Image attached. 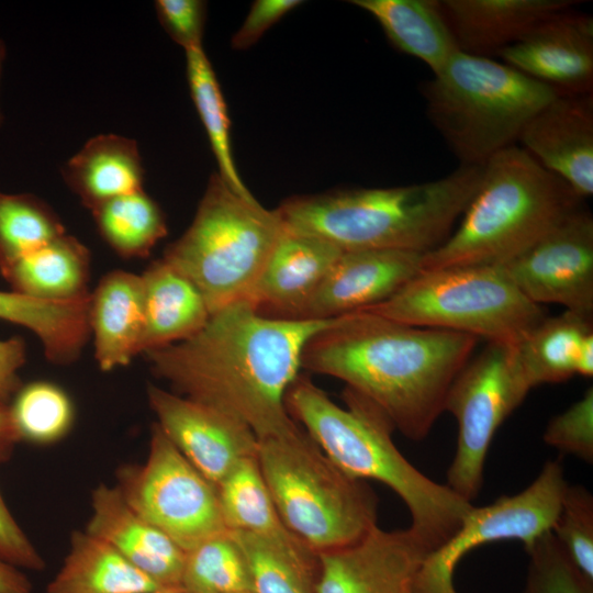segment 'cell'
Segmentation results:
<instances>
[{
    "instance_id": "cell-1",
    "label": "cell",
    "mask_w": 593,
    "mask_h": 593,
    "mask_svg": "<svg viewBox=\"0 0 593 593\" xmlns=\"http://www.w3.org/2000/svg\"><path fill=\"white\" fill-rule=\"evenodd\" d=\"M336 318L269 317L242 300L211 314L188 339L143 355L172 392L238 418L259 440L286 437L302 428L286 394L303 350Z\"/></svg>"
},
{
    "instance_id": "cell-2",
    "label": "cell",
    "mask_w": 593,
    "mask_h": 593,
    "mask_svg": "<svg viewBox=\"0 0 593 593\" xmlns=\"http://www.w3.org/2000/svg\"><path fill=\"white\" fill-rule=\"evenodd\" d=\"M477 343L471 335L357 311L313 336L301 367L342 380L405 437L422 440L445 412L449 388Z\"/></svg>"
},
{
    "instance_id": "cell-3",
    "label": "cell",
    "mask_w": 593,
    "mask_h": 593,
    "mask_svg": "<svg viewBox=\"0 0 593 593\" xmlns=\"http://www.w3.org/2000/svg\"><path fill=\"white\" fill-rule=\"evenodd\" d=\"M343 399L345 407L299 374L286 394V407L343 472L356 480H376L396 493L410 513L409 528L432 552L459 529L472 503L429 479L401 454L392 440L394 426L373 403L348 388Z\"/></svg>"
},
{
    "instance_id": "cell-4",
    "label": "cell",
    "mask_w": 593,
    "mask_h": 593,
    "mask_svg": "<svg viewBox=\"0 0 593 593\" xmlns=\"http://www.w3.org/2000/svg\"><path fill=\"white\" fill-rule=\"evenodd\" d=\"M482 170L483 166L460 165L443 178L417 184L296 195L275 210L286 231L322 238L343 251L426 254L451 234Z\"/></svg>"
},
{
    "instance_id": "cell-5",
    "label": "cell",
    "mask_w": 593,
    "mask_h": 593,
    "mask_svg": "<svg viewBox=\"0 0 593 593\" xmlns=\"http://www.w3.org/2000/svg\"><path fill=\"white\" fill-rule=\"evenodd\" d=\"M581 200L522 147L505 148L483 165L480 183L458 227L423 255L421 271L502 265L580 208Z\"/></svg>"
},
{
    "instance_id": "cell-6",
    "label": "cell",
    "mask_w": 593,
    "mask_h": 593,
    "mask_svg": "<svg viewBox=\"0 0 593 593\" xmlns=\"http://www.w3.org/2000/svg\"><path fill=\"white\" fill-rule=\"evenodd\" d=\"M422 93L430 123L460 165L470 166L516 145L530 119L558 96L504 63L461 51Z\"/></svg>"
},
{
    "instance_id": "cell-7",
    "label": "cell",
    "mask_w": 593,
    "mask_h": 593,
    "mask_svg": "<svg viewBox=\"0 0 593 593\" xmlns=\"http://www.w3.org/2000/svg\"><path fill=\"white\" fill-rule=\"evenodd\" d=\"M257 460L284 527L315 553L360 540L378 521V499L337 468L301 428L259 440Z\"/></svg>"
},
{
    "instance_id": "cell-8",
    "label": "cell",
    "mask_w": 593,
    "mask_h": 593,
    "mask_svg": "<svg viewBox=\"0 0 593 593\" xmlns=\"http://www.w3.org/2000/svg\"><path fill=\"white\" fill-rule=\"evenodd\" d=\"M283 232L276 210L214 172L191 224L163 259L198 288L213 314L248 298Z\"/></svg>"
},
{
    "instance_id": "cell-9",
    "label": "cell",
    "mask_w": 593,
    "mask_h": 593,
    "mask_svg": "<svg viewBox=\"0 0 593 593\" xmlns=\"http://www.w3.org/2000/svg\"><path fill=\"white\" fill-rule=\"evenodd\" d=\"M360 311L504 345H517L547 316L496 265L421 271L387 301Z\"/></svg>"
},
{
    "instance_id": "cell-10",
    "label": "cell",
    "mask_w": 593,
    "mask_h": 593,
    "mask_svg": "<svg viewBox=\"0 0 593 593\" xmlns=\"http://www.w3.org/2000/svg\"><path fill=\"white\" fill-rule=\"evenodd\" d=\"M530 389L514 345L488 343L455 378L444 411L455 417L458 435L445 484L463 500L478 496L493 437Z\"/></svg>"
},
{
    "instance_id": "cell-11",
    "label": "cell",
    "mask_w": 593,
    "mask_h": 593,
    "mask_svg": "<svg viewBox=\"0 0 593 593\" xmlns=\"http://www.w3.org/2000/svg\"><path fill=\"white\" fill-rule=\"evenodd\" d=\"M116 479L115 486L125 502L186 552L228 532L216 486L181 455L156 423L146 461L120 467Z\"/></svg>"
},
{
    "instance_id": "cell-12",
    "label": "cell",
    "mask_w": 593,
    "mask_h": 593,
    "mask_svg": "<svg viewBox=\"0 0 593 593\" xmlns=\"http://www.w3.org/2000/svg\"><path fill=\"white\" fill-rule=\"evenodd\" d=\"M568 482L560 460L547 461L523 491L469 511L459 529L427 555L411 593H458L454 572L471 550L500 540H521L524 548L550 532Z\"/></svg>"
},
{
    "instance_id": "cell-13",
    "label": "cell",
    "mask_w": 593,
    "mask_h": 593,
    "mask_svg": "<svg viewBox=\"0 0 593 593\" xmlns=\"http://www.w3.org/2000/svg\"><path fill=\"white\" fill-rule=\"evenodd\" d=\"M532 302L593 316V217L578 208L536 243L499 265Z\"/></svg>"
},
{
    "instance_id": "cell-14",
    "label": "cell",
    "mask_w": 593,
    "mask_h": 593,
    "mask_svg": "<svg viewBox=\"0 0 593 593\" xmlns=\"http://www.w3.org/2000/svg\"><path fill=\"white\" fill-rule=\"evenodd\" d=\"M146 394L156 424L213 485L239 461L257 457L259 439L238 418L154 384Z\"/></svg>"
},
{
    "instance_id": "cell-15",
    "label": "cell",
    "mask_w": 593,
    "mask_h": 593,
    "mask_svg": "<svg viewBox=\"0 0 593 593\" xmlns=\"http://www.w3.org/2000/svg\"><path fill=\"white\" fill-rule=\"evenodd\" d=\"M430 549L410 529L374 526L349 546L317 553V593H411Z\"/></svg>"
},
{
    "instance_id": "cell-16",
    "label": "cell",
    "mask_w": 593,
    "mask_h": 593,
    "mask_svg": "<svg viewBox=\"0 0 593 593\" xmlns=\"http://www.w3.org/2000/svg\"><path fill=\"white\" fill-rule=\"evenodd\" d=\"M570 9L546 18L496 56L559 96L592 94L593 20Z\"/></svg>"
},
{
    "instance_id": "cell-17",
    "label": "cell",
    "mask_w": 593,
    "mask_h": 593,
    "mask_svg": "<svg viewBox=\"0 0 593 593\" xmlns=\"http://www.w3.org/2000/svg\"><path fill=\"white\" fill-rule=\"evenodd\" d=\"M423 255L398 249L343 251L296 320L334 318L387 301L421 272Z\"/></svg>"
},
{
    "instance_id": "cell-18",
    "label": "cell",
    "mask_w": 593,
    "mask_h": 593,
    "mask_svg": "<svg viewBox=\"0 0 593 593\" xmlns=\"http://www.w3.org/2000/svg\"><path fill=\"white\" fill-rule=\"evenodd\" d=\"M518 142L580 198L593 193V96H557L524 127Z\"/></svg>"
},
{
    "instance_id": "cell-19",
    "label": "cell",
    "mask_w": 593,
    "mask_h": 593,
    "mask_svg": "<svg viewBox=\"0 0 593 593\" xmlns=\"http://www.w3.org/2000/svg\"><path fill=\"white\" fill-rule=\"evenodd\" d=\"M342 253L322 238L284 230L246 301L261 315L296 320Z\"/></svg>"
},
{
    "instance_id": "cell-20",
    "label": "cell",
    "mask_w": 593,
    "mask_h": 593,
    "mask_svg": "<svg viewBox=\"0 0 593 593\" xmlns=\"http://www.w3.org/2000/svg\"><path fill=\"white\" fill-rule=\"evenodd\" d=\"M85 530L111 545L159 586L180 590L186 551L136 513L116 486L100 483L93 489Z\"/></svg>"
},
{
    "instance_id": "cell-21",
    "label": "cell",
    "mask_w": 593,
    "mask_h": 593,
    "mask_svg": "<svg viewBox=\"0 0 593 593\" xmlns=\"http://www.w3.org/2000/svg\"><path fill=\"white\" fill-rule=\"evenodd\" d=\"M572 0L439 1L457 47L489 57L516 43L551 14L571 8Z\"/></svg>"
},
{
    "instance_id": "cell-22",
    "label": "cell",
    "mask_w": 593,
    "mask_h": 593,
    "mask_svg": "<svg viewBox=\"0 0 593 593\" xmlns=\"http://www.w3.org/2000/svg\"><path fill=\"white\" fill-rule=\"evenodd\" d=\"M144 290L141 275L105 273L89 296L88 324L94 358L103 371L130 365L142 353Z\"/></svg>"
},
{
    "instance_id": "cell-23",
    "label": "cell",
    "mask_w": 593,
    "mask_h": 593,
    "mask_svg": "<svg viewBox=\"0 0 593 593\" xmlns=\"http://www.w3.org/2000/svg\"><path fill=\"white\" fill-rule=\"evenodd\" d=\"M144 290L142 353L182 342L211 316L198 288L163 258L141 275Z\"/></svg>"
},
{
    "instance_id": "cell-24",
    "label": "cell",
    "mask_w": 593,
    "mask_h": 593,
    "mask_svg": "<svg viewBox=\"0 0 593 593\" xmlns=\"http://www.w3.org/2000/svg\"><path fill=\"white\" fill-rule=\"evenodd\" d=\"M67 186L90 211L118 197L143 190L137 143L116 134L91 137L64 166Z\"/></svg>"
},
{
    "instance_id": "cell-25",
    "label": "cell",
    "mask_w": 593,
    "mask_h": 593,
    "mask_svg": "<svg viewBox=\"0 0 593 593\" xmlns=\"http://www.w3.org/2000/svg\"><path fill=\"white\" fill-rule=\"evenodd\" d=\"M90 268L89 249L65 233L0 272L13 292L44 301L66 302L90 294Z\"/></svg>"
},
{
    "instance_id": "cell-26",
    "label": "cell",
    "mask_w": 593,
    "mask_h": 593,
    "mask_svg": "<svg viewBox=\"0 0 593 593\" xmlns=\"http://www.w3.org/2000/svg\"><path fill=\"white\" fill-rule=\"evenodd\" d=\"M372 15L402 53L423 61L433 75L459 51L436 0H353Z\"/></svg>"
},
{
    "instance_id": "cell-27",
    "label": "cell",
    "mask_w": 593,
    "mask_h": 593,
    "mask_svg": "<svg viewBox=\"0 0 593 593\" xmlns=\"http://www.w3.org/2000/svg\"><path fill=\"white\" fill-rule=\"evenodd\" d=\"M163 589L104 540L75 530L46 593H150Z\"/></svg>"
},
{
    "instance_id": "cell-28",
    "label": "cell",
    "mask_w": 593,
    "mask_h": 593,
    "mask_svg": "<svg viewBox=\"0 0 593 593\" xmlns=\"http://www.w3.org/2000/svg\"><path fill=\"white\" fill-rule=\"evenodd\" d=\"M88 305L89 296L54 302L0 291V320L33 332L46 359L58 366L77 361L90 338Z\"/></svg>"
},
{
    "instance_id": "cell-29",
    "label": "cell",
    "mask_w": 593,
    "mask_h": 593,
    "mask_svg": "<svg viewBox=\"0 0 593 593\" xmlns=\"http://www.w3.org/2000/svg\"><path fill=\"white\" fill-rule=\"evenodd\" d=\"M230 533L246 557L255 593H317V553L299 539Z\"/></svg>"
},
{
    "instance_id": "cell-30",
    "label": "cell",
    "mask_w": 593,
    "mask_h": 593,
    "mask_svg": "<svg viewBox=\"0 0 593 593\" xmlns=\"http://www.w3.org/2000/svg\"><path fill=\"white\" fill-rule=\"evenodd\" d=\"M591 334L592 317L566 310L560 315L546 316L514 345L517 360L532 388L563 382L577 374L580 347Z\"/></svg>"
},
{
    "instance_id": "cell-31",
    "label": "cell",
    "mask_w": 593,
    "mask_h": 593,
    "mask_svg": "<svg viewBox=\"0 0 593 593\" xmlns=\"http://www.w3.org/2000/svg\"><path fill=\"white\" fill-rule=\"evenodd\" d=\"M91 214L102 239L123 258L147 257L167 235L166 217L144 189L107 201Z\"/></svg>"
},
{
    "instance_id": "cell-32",
    "label": "cell",
    "mask_w": 593,
    "mask_h": 593,
    "mask_svg": "<svg viewBox=\"0 0 593 593\" xmlns=\"http://www.w3.org/2000/svg\"><path fill=\"white\" fill-rule=\"evenodd\" d=\"M216 491L227 530L294 537L279 517L257 457L239 461L216 485Z\"/></svg>"
},
{
    "instance_id": "cell-33",
    "label": "cell",
    "mask_w": 593,
    "mask_h": 593,
    "mask_svg": "<svg viewBox=\"0 0 593 593\" xmlns=\"http://www.w3.org/2000/svg\"><path fill=\"white\" fill-rule=\"evenodd\" d=\"M186 60L190 94L216 159L217 174L235 191L250 195L233 158L227 107L203 47L186 51Z\"/></svg>"
},
{
    "instance_id": "cell-34",
    "label": "cell",
    "mask_w": 593,
    "mask_h": 593,
    "mask_svg": "<svg viewBox=\"0 0 593 593\" xmlns=\"http://www.w3.org/2000/svg\"><path fill=\"white\" fill-rule=\"evenodd\" d=\"M180 590L183 593H255L246 557L230 532L213 536L186 552Z\"/></svg>"
},
{
    "instance_id": "cell-35",
    "label": "cell",
    "mask_w": 593,
    "mask_h": 593,
    "mask_svg": "<svg viewBox=\"0 0 593 593\" xmlns=\"http://www.w3.org/2000/svg\"><path fill=\"white\" fill-rule=\"evenodd\" d=\"M65 233L57 214L40 198L0 192V271Z\"/></svg>"
},
{
    "instance_id": "cell-36",
    "label": "cell",
    "mask_w": 593,
    "mask_h": 593,
    "mask_svg": "<svg viewBox=\"0 0 593 593\" xmlns=\"http://www.w3.org/2000/svg\"><path fill=\"white\" fill-rule=\"evenodd\" d=\"M20 441L49 445L64 438L75 421L74 404L66 391L49 381L23 384L9 404Z\"/></svg>"
},
{
    "instance_id": "cell-37",
    "label": "cell",
    "mask_w": 593,
    "mask_h": 593,
    "mask_svg": "<svg viewBox=\"0 0 593 593\" xmlns=\"http://www.w3.org/2000/svg\"><path fill=\"white\" fill-rule=\"evenodd\" d=\"M525 551L529 560L523 593H593V581L575 568L551 532Z\"/></svg>"
},
{
    "instance_id": "cell-38",
    "label": "cell",
    "mask_w": 593,
    "mask_h": 593,
    "mask_svg": "<svg viewBox=\"0 0 593 593\" xmlns=\"http://www.w3.org/2000/svg\"><path fill=\"white\" fill-rule=\"evenodd\" d=\"M575 568L593 581V496L582 485L568 484L550 529Z\"/></svg>"
},
{
    "instance_id": "cell-39",
    "label": "cell",
    "mask_w": 593,
    "mask_h": 593,
    "mask_svg": "<svg viewBox=\"0 0 593 593\" xmlns=\"http://www.w3.org/2000/svg\"><path fill=\"white\" fill-rule=\"evenodd\" d=\"M544 441L585 462H593V388L546 426Z\"/></svg>"
},
{
    "instance_id": "cell-40",
    "label": "cell",
    "mask_w": 593,
    "mask_h": 593,
    "mask_svg": "<svg viewBox=\"0 0 593 593\" xmlns=\"http://www.w3.org/2000/svg\"><path fill=\"white\" fill-rule=\"evenodd\" d=\"M16 441L0 438V465L5 462ZM0 558L22 569L42 571L45 561L10 513L0 492Z\"/></svg>"
},
{
    "instance_id": "cell-41",
    "label": "cell",
    "mask_w": 593,
    "mask_h": 593,
    "mask_svg": "<svg viewBox=\"0 0 593 593\" xmlns=\"http://www.w3.org/2000/svg\"><path fill=\"white\" fill-rule=\"evenodd\" d=\"M157 18L184 52L201 47L206 18V4L201 0H157Z\"/></svg>"
},
{
    "instance_id": "cell-42",
    "label": "cell",
    "mask_w": 593,
    "mask_h": 593,
    "mask_svg": "<svg viewBox=\"0 0 593 593\" xmlns=\"http://www.w3.org/2000/svg\"><path fill=\"white\" fill-rule=\"evenodd\" d=\"M299 0H257L232 37L234 49H247L289 11L300 5Z\"/></svg>"
},
{
    "instance_id": "cell-43",
    "label": "cell",
    "mask_w": 593,
    "mask_h": 593,
    "mask_svg": "<svg viewBox=\"0 0 593 593\" xmlns=\"http://www.w3.org/2000/svg\"><path fill=\"white\" fill-rule=\"evenodd\" d=\"M26 361V345L19 336L0 339V405H9L23 385L19 370Z\"/></svg>"
},
{
    "instance_id": "cell-44",
    "label": "cell",
    "mask_w": 593,
    "mask_h": 593,
    "mask_svg": "<svg viewBox=\"0 0 593 593\" xmlns=\"http://www.w3.org/2000/svg\"><path fill=\"white\" fill-rule=\"evenodd\" d=\"M0 593H33V585L19 568L0 558Z\"/></svg>"
},
{
    "instance_id": "cell-45",
    "label": "cell",
    "mask_w": 593,
    "mask_h": 593,
    "mask_svg": "<svg viewBox=\"0 0 593 593\" xmlns=\"http://www.w3.org/2000/svg\"><path fill=\"white\" fill-rule=\"evenodd\" d=\"M577 374L592 377L593 374V334L589 335L582 343L578 360Z\"/></svg>"
},
{
    "instance_id": "cell-46",
    "label": "cell",
    "mask_w": 593,
    "mask_h": 593,
    "mask_svg": "<svg viewBox=\"0 0 593 593\" xmlns=\"http://www.w3.org/2000/svg\"><path fill=\"white\" fill-rule=\"evenodd\" d=\"M0 438L12 439L16 443L20 441L11 418L9 405H0Z\"/></svg>"
},
{
    "instance_id": "cell-47",
    "label": "cell",
    "mask_w": 593,
    "mask_h": 593,
    "mask_svg": "<svg viewBox=\"0 0 593 593\" xmlns=\"http://www.w3.org/2000/svg\"><path fill=\"white\" fill-rule=\"evenodd\" d=\"M5 54H7V48H5L4 42L0 38V79H1V75H2ZM2 122H3V115H2L1 109H0V126H1Z\"/></svg>"
},
{
    "instance_id": "cell-48",
    "label": "cell",
    "mask_w": 593,
    "mask_h": 593,
    "mask_svg": "<svg viewBox=\"0 0 593 593\" xmlns=\"http://www.w3.org/2000/svg\"><path fill=\"white\" fill-rule=\"evenodd\" d=\"M150 593H183L179 589L163 588Z\"/></svg>"
},
{
    "instance_id": "cell-49",
    "label": "cell",
    "mask_w": 593,
    "mask_h": 593,
    "mask_svg": "<svg viewBox=\"0 0 593 593\" xmlns=\"http://www.w3.org/2000/svg\"><path fill=\"white\" fill-rule=\"evenodd\" d=\"M237 593H254V592H237Z\"/></svg>"
}]
</instances>
